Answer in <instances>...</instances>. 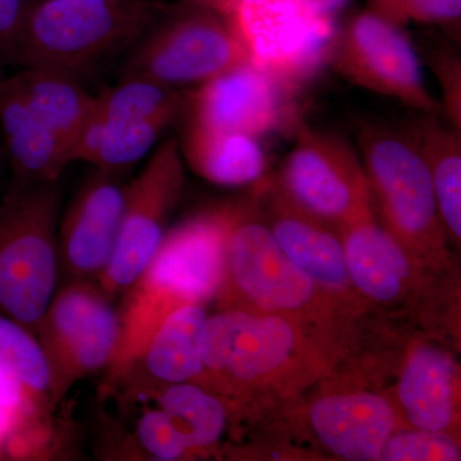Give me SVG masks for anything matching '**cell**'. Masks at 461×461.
I'll return each instance as SVG.
<instances>
[{"instance_id":"cell-1","label":"cell","mask_w":461,"mask_h":461,"mask_svg":"<svg viewBox=\"0 0 461 461\" xmlns=\"http://www.w3.org/2000/svg\"><path fill=\"white\" fill-rule=\"evenodd\" d=\"M214 300L220 309L280 315L293 321L332 368L369 312L318 285L282 251L260 217L253 193L235 202L223 280Z\"/></svg>"},{"instance_id":"cell-2","label":"cell","mask_w":461,"mask_h":461,"mask_svg":"<svg viewBox=\"0 0 461 461\" xmlns=\"http://www.w3.org/2000/svg\"><path fill=\"white\" fill-rule=\"evenodd\" d=\"M202 357L194 384L226 400L236 418L282 411L332 369L293 321L240 309L209 315Z\"/></svg>"},{"instance_id":"cell-3","label":"cell","mask_w":461,"mask_h":461,"mask_svg":"<svg viewBox=\"0 0 461 461\" xmlns=\"http://www.w3.org/2000/svg\"><path fill=\"white\" fill-rule=\"evenodd\" d=\"M233 212L235 202L224 203L171 226L147 268L120 296V339L107 369L109 384L129 375L173 311L215 299L223 280Z\"/></svg>"},{"instance_id":"cell-4","label":"cell","mask_w":461,"mask_h":461,"mask_svg":"<svg viewBox=\"0 0 461 461\" xmlns=\"http://www.w3.org/2000/svg\"><path fill=\"white\" fill-rule=\"evenodd\" d=\"M357 150L381 226L429 271H455L429 166L408 126L364 122Z\"/></svg>"},{"instance_id":"cell-5","label":"cell","mask_w":461,"mask_h":461,"mask_svg":"<svg viewBox=\"0 0 461 461\" xmlns=\"http://www.w3.org/2000/svg\"><path fill=\"white\" fill-rule=\"evenodd\" d=\"M166 5L158 0H44L32 3L12 62L80 78L135 44Z\"/></svg>"},{"instance_id":"cell-6","label":"cell","mask_w":461,"mask_h":461,"mask_svg":"<svg viewBox=\"0 0 461 461\" xmlns=\"http://www.w3.org/2000/svg\"><path fill=\"white\" fill-rule=\"evenodd\" d=\"M58 181L11 187L0 204V313L35 335L59 281Z\"/></svg>"},{"instance_id":"cell-7","label":"cell","mask_w":461,"mask_h":461,"mask_svg":"<svg viewBox=\"0 0 461 461\" xmlns=\"http://www.w3.org/2000/svg\"><path fill=\"white\" fill-rule=\"evenodd\" d=\"M249 62L230 20L184 2L166 7L133 44L122 76H140L184 90Z\"/></svg>"},{"instance_id":"cell-8","label":"cell","mask_w":461,"mask_h":461,"mask_svg":"<svg viewBox=\"0 0 461 461\" xmlns=\"http://www.w3.org/2000/svg\"><path fill=\"white\" fill-rule=\"evenodd\" d=\"M346 267L369 311L408 321L420 330L429 320L455 271L435 273L412 259L375 214L341 230Z\"/></svg>"},{"instance_id":"cell-9","label":"cell","mask_w":461,"mask_h":461,"mask_svg":"<svg viewBox=\"0 0 461 461\" xmlns=\"http://www.w3.org/2000/svg\"><path fill=\"white\" fill-rule=\"evenodd\" d=\"M35 336L50 366L57 406L77 382L111 366L120 339L115 299L98 281L65 282Z\"/></svg>"},{"instance_id":"cell-10","label":"cell","mask_w":461,"mask_h":461,"mask_svg":"<svg viewBox=\"0 0 461 461\" xmlns=\"http://www.w3.org/2000/svg\"><path fill=\"white\" fill-rule=\"evenodd\" d=\"M229 20L249 60L295 91L330 62L338 35L309 0H240Z\"/></svg>"},{"instance_id":"cell-11","label":"cell","mask_w":461,"mask_h":461,"mask_svg":"<svg viewBox=\"0 0 461 461\" xmlns=\"http://www.w3.org/2000/svg\"><path fill=\"white\" fill-rule=\"evenodd\" d=\"M293 150L273 178L304 211L341 230L375 214L357 149L333 133L302 123Z\"/></svg>"},{"instance_id":"cell-12","label":"cell","mask_w":461,"mask_h":461,"mask_svg":"<svg viewBox=\"0 0 461 461\" xmlns=\"http://www.w3.org/2000/svg\"><path fill=\"white\" fill-rule=\"evenodd\" d=\"M185 186L180 141L165 139L147 166L127 184L122 222L113 257L98 284L114 299L122 295L149 263L171 229Z\"/></svg>"},{"instance_id":"cell-13","label":"cell","mask_w":461,"mask_h":461,"mask_svg":"<svg viewBox=\"0 0 461 461\" xmlns=\"http://www.w3.org/2000/svg\"><path fill=\"white\" fill-rule=\"evenodd\" d=\"M350 83L390 96L420 113H441L427 89L420 58L400 27L366 11L338 32L330 58Z\"/></svg>"},{"instance_id":"cell-14","label":"cell","mask_w":461,"mask_h":461,"mask_svg":"<svg viewBox=\"0 0 461 461\" xmlns=\"http://www.w3.org/2000/svg\"><path fill=\"white\" fill-rule=\"evenodd\" d=\"M299 420L315 447L348 461L381 460L388 438L405 429L388 391L363 387H321Z\"/></svg>"},{"instance_id":"cell-15","label":"cell","mask_w":461,"mask_h":461,"mask_svg":"<svg viewBox=\"0 0 461 461\" xmlns=\"http://www.w3.org/2000/svg\"><path fill=\"white\" fill-rule=\"evenodd\" d=\"M294 94L249 60L196 87L187 98L189 122L258 139L296 124Z\"/></svg>"},{"instance_id":"cell-16","label":"cell","mask_w":461,"mask_h":461,"mask_svg":"<svg viewBox=\"0 0 461 461\" xmlns=\"http://www.w3.org/2000/svg\"><path fill=\"white\" fill-rule=\"evenodd\" d=\"M127 184L122 176L94 169L60 214L57 248L59 276L98 281L113 257L122 222Z\"/></svg>"},{"instance_id":"cell-17","label":"cell","mask_w":461,"mask_h":461,"mask_svg":"<svg viewBox=\"0 0 461 461\" xmlns=\"http://www.w3.org/2000/svg\"><path fill=\"white\" fill-rule=\"evenodd\" d=\"M456 346L420 330L412 333L397 373V384L388 391L406 429L460 437Z\"/></svg>"},{"instance_id":"cell-18","label":"cell","mask_w":461,"mask_h":461,"mask_svg":"<svg viewBox=\"0 0 461 461\" xmlns=\"http://www.w3.org/2000/svg\"><path fill=\"white\" fill-rule=\"evenodd\" d=\"M251 193L282 251L318 285L369 311L348 277L339 230L294 203L273 178H262Z\"/></svg>"},{"instance_id":"cell-19","label":"cell","mask_w":461,"mask_h":461,"mask_svg":"<svg viewBox=\"0 0 461 461\" xmlns=\"http://www.w3.org/2000/svg\"><path fill=\"white\" fill-rule=\"evenodd\" d=\"M0 141L12 172V186L59 180L71 163L63 142L18 89L14 77L0 84Z\"/></svg>"},{"instance_id":"cell-20","label":"cell","mask_w":461,"mask_h":461,"mask_svg":"<svg viewBox=\"0 0 461 461\" xmlns=\"http://www.w3.org/2000/svg\"><path fill=\"white\" fill-rule=\"evenodd\" d=\"M208 313L205 305L187 304L162 321L131 371L132 391L198 379L203 372L202 339Z\"/></svg>"},{"instance_id":"cell-21","label":"cell","mask_w":461,"mask_h":461,"mask_svg":"<svg viewBox=\"0 0 461 461\" xmlns=\"http://www.w3.org/2000/svg\"><path fill=\"white\" fill-rule=\"evenodd\" d=\"M182 158L196 175L221 186H247L264 178L267 158L257 138L187 122Z\"/></svg>"},{"instance_id":"cell-22","label":"cell","mask_w":461,"mask_h":461,"mask_svg":"<svg viewBox=\"0 0 461 461\" xmlns=\"http://www.w3.org/2000/svg\"><path fill=\"white\" fill-rule=\"evenodd\" d=\"M132 396L156 402L186 438L194 456L214 453L235 412L222 397L204 387L184 384H163L132 391Z\"/></svg>"},{"instance_id":"cell-23","label":"cell","mask_w":461,"mask_h":461,"mask_svg":"<svg viewBox=\"0 0 461 461\" xmlns=\"http://www.w3.org/2000/svg\"><path fill=\"white\" fill-rule=\"evenodd\" d=\"M177 118L103 121L91 114L72 151V162H86L100 171L122 176L156 148Z\"/></svg>"},{"instance_id":"cell-24","label":"cell","mask_w":461,"mask_h":461,"mask_svg":"<svg viewBox=\"0 0 461 461\" xmlns=\"http://www.w3.org/2000/svg\"><path fill=\"white\" fill-rule=\"evenodd\" d=\"M33 111L72 151L95 108V95L77 78L42 68H23L12 76Z\"/></svg>"},{"instance_id":"cell-25","label":"cell","mask_w":461,"mask_h":461,"mask_svg":"<svg viewBox=\"0 0 461 461\" xmlns=\"http://www.w3.org/2000/svg\"><path fill=\"white\" fill-rule=\"evenodd\" d=\"M439 113L423 114L406 124L420 144L429 166L439 217L448 241H461V138L460 130L446 123Z\"/></svg>"},{"instance_id":"cell-26","label":"cell","mask_w":461,"mask_h":461,"mask_svg":"<svg viewBox=\"0 0 461 461\" xmlns=\"http://www.w3.org/2000/svg\"><path fill=\"white\" fill-rule=\"evenodd\" d=\"M0 372L23 393L33 420L48 423L56 409L47 357L38 338L0 313Z\"/></svg>"},{"instance_id":"cell-27","label":"cell","mask_w":461,"mask_h":461,"mask_svg":"<svg viewBox=\"0 0 461 461\" xmlns=\"http://www.w3.org/2000/svg\"><path fill=\"white\" fill-rule=\"evenodd\" d=\"M189 94L140 76H122L120 83L95 95L94 115L103 121L180 118Z\"/></svg>"},{"instance_id":"cell-28","label":"cell","mask_w":461,"mask_h":461,"mask_svg":"<svg viewBox=\"0 0 461 461\" xmlns=\"http://www.w3.org/2000/svg\"><path fill=\"white\" fill-rule=\"evenodd\" d=\"M382 461H459L460 437L420 429L396 430L381 454Z\"/></svg>"},{"instance_id":"cell-29","label":"cell","mask_w":461,"mask_h":461,"mask_svg":"<svg viewBox=\"0 0 461 461\" xmlns=\"http://www.w3.org/2000/svg\"><path fill=\"white\" fill-rule=\"evenodd\" d=\"M368 11L402 29L409 23L460 25L461 0H369Z\"/></svg>"},{"instance_id":"cell-30","label":"cell","mask_w":461,"mask_h":461,"mask_svg":"<svg viewBox=\"0 0 461 461\" xmlns=\"http://www.w3.org/2000/svg\"><path fill=\"white\" fill-rule=\"evenodd\" d=\"M135 438L138 447L150 459L176 461L194 456L186 438L158 406L141 412L136 423Z\"/></svg>"},{"instance_id":"cell-31","label":"cell","mask_w":461,"mask_h":461,"mask_svg":"<svg viewBox=\"0 0 461 461\" xmlns=\"http://www.w3.org/2000/svg\"><path fill=\"white\" fill-rule=\"evenodd\" d=\"M430 66L441 84V112L447 122L460 130L461 126V66L459 58L447 50H436Z\"/></svg>"},{"instance_id":"cell-32","label":"cell","mask_w":461,"mask_h":461,"mask_svg":"<svg viewBox=\"0 0 461 461\" xmlns=\"http://www.w3.org/2000/svg\"><path fill=\"white\" fill-rule=\"evenodd\" d=\"M32 0H0V58L12 62Z\"/></svg>"},{"instance_id":"cell-33","label":"cell","mask_w":461,"mask_h":461,"mask_svg":"<svg viewBox=\"0 0 461 461\" xmlns=\"http://www.w3.org/2000/svg\"><path fill=\"white\" fill-rule=\"evenodd\" d=\"M184 2L211 9V11L230 18L238 7L240 0H184Z\"/></svg>"},{"instance_id":"cell-34","label":"cell","mask_w":461,"mask_h":461,"mask_svg":"<svg viewBox=\"0 0 461 461\" xmlns=\"http://www.w3.org/2000/svg\"><path fill=\"white\" fill-rule=\"evenodd\" d=\"M313 3L315 7L320 8L324 14H329L333 16V14L346 5L348 0H309Z\"/></svg>"},{"instance_id":"cell-35","label":"cell","mask_w":461,"mask_h":461,"mask_svg":"<svg viewBox=\"0 0 461 461\" xmlns=\"http://www.w3.org/2000/svg\"><path fill=\"white\" fill-rule=\"evenodd\" d=\"M5 151H3L2 141H0V172H2L3 165H5Z\"/></svg>"},{"instance_id":"cell-36","label":"cell","mask_w":461,"mask_h":461,"mask_svg":"<svg viewBox=\"0 0 461 461\" xmlns=\"http://www.w3.org/2000/svg\"><path fill=\"white\" fill-rule=\"evenodd\" d=\"M5 76L3 74L2 67H0V84H2V81L5 80Z\"/></svg>"},{"instance_id":"cell-37","label":"cell","mask_w":461,"mask_h":461,"mask_svg":"<svg viewBox=\"0 0 461 461\" xmlns=\"http://www.w3.org/2000/svg\"><path fill=\"white\" fill-rule=\"evenodd\" d=\"M32 3L44 2V0H32Z\"/></svg>"}]
</instances>
